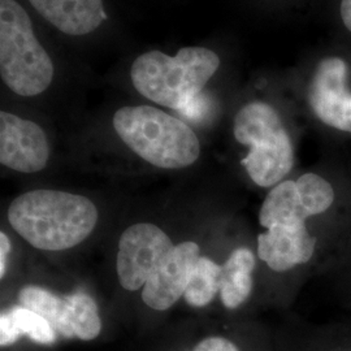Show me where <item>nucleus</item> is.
I'll use <instances>...</instances> for the list:
<instances>
[{
	"label": "nucleus",
	"mask_w": 351,
	"mask_h": 351,
	"mask_svg": "<svg viewBox=\"0 0 351 351\" xmlns=\"http://www.w3.org/2000/svg\"><path fill=\"white\" fill-rule=\"evenodd\" d=\"M223 265L201 256L194 268L193 276L185 290L184 298L191 307H204L220 293Z\"/></svg>",
	"instance_id": "nucleus-16"
},
{
	"label": "nucleus",
	"mask_w": 351,
	"mask_h": 351,
	"mask_svg": "<svg viewBox=\"0 0 351 351\" xmlns=\"http://www.w3.org/2000/svg\"><path fill=\"white\" fill-rule=\"evenodd\" d=\"M0 75L13 93L36 97L50 88L55 66L40 45L25 8L0 0Z\"/></svg>",
	"instance_id": "nucleus-5"
},
{
	"label": "nucleus",
	"mask_w": 351,
	"mask_h": 351,
	"mask_svg": "<svg viewBox=\"0 0 351 351\" xmlns=\"http://www.w3.org/2000/svg\"><path fill=\"white\" fill-rule=\"evenodd\" d=\"M199 258L198 243L188 241L176 245L145 284L142 290L143 302L156 311L171 308L185 294Z\"/></svg>",
	"instance_id": "nucleus-10"
},
{
	"label": "nucleus",
	"mask_w": 351,
	"mask_h": 351,
	"mask_svg": "<svg viewBox=\"0 0 351 351\" xmlns=\"http://www.w3.org/2000/svg\"><path fill=\"white\" fill-rule=\"evenodd\" d=\"M113 129L141 159L163 169L193 165L201 142L193 129L169 113L151 106H125L113 114Z\"/></svg>",
	"instance_id": "nucleus-3"
},
{
	"label": "nucleus",
	"mask_w": 351,
	"mask_h": 351,
	"mask_svg": "<svg viewBox=\"0 0 351 351\" xmlns=\"http://www.w3.org/2000/svg\"><path fill=\"white\" fill-rule=\"evenodd\" d=\"M71 303L69 326L72 339L91 341L99 336L101 320L95 301L85 293L68 295Z\"/></svg>",
	"instance_id": "nucleus-17"
},
{
	"label": "nucleus",
	"mask_w": 351,
	"mask_h": 351,
	"mask_svg": "<svg viewBox=\"0 0 351 351\" xmlns=\"http://www.w3.org/2000/svg\"><path fill=\"white\" fill-rule=\"evenodd\" d=\"M236 141L249 147L242 159L251 181L272 189L284 181L295 163L291 138L275 107L255 101L239 110L233 123Z\"/></svg>",
	"instance_id": "nucleus-4"
},
{
	"label": "nucleus",
	"mask_w": 351,
	"mask_h": 351,
	"mask_svg": "<svg viewBox=\"0 0 351 351\" xmlns=\"http://www.w3.org/2000/svg\"><path fill=\"white\" fill-rule=\"evenodd\" d=\"M23 336L42 345H52L58 333L50 323L24 306H16L0 315V346L8 348Z\"/></svg>",
	"instance_id": "nucleus-14"
},
{
	"label": "nucleus",
	"mask_w": 351,
	"mask_h": 351,
	"mask_svg": "<svg viewBox=\"0 0 351 351\" xmlns=\"http://www.w3.org/2000/svg\"><path fill=\"white\" fill-rule=\"evenodd\" d=\"M50 159L47 136L40 126L17 114L0 112V163L21 173H36Z\"/></svg>",
	"instance_id": "nucleus-9"
},
{
	"label": "nucleus",
	"mask_w": 351,
	"mask_h": 351,
	"mask_svg": "<svg viewBox=\"0 0 351 351\" xmlns=\"http://www.w3.org/2000/svg\"><path fill=\"white\" fill-rule=\"evenodd\" d=\"M172 239L162 228L150 223L129 226L121 234L117 250V277L129 291L139 290L173 250Z\"/></svg>",
	"instance_id": "nucleus-7"
},
{
	"label": "nucleus",
	"mask_w": 351,
	"mask_h": 351,
	"mask_svg": "<svg viewBox=\"0 0 351 351\" xmlns=\"http://www.w3.org/2000/svg\"><path fill=\"white\" fill-rule=\"evenodd\" d=\"M11 251V242L8 236L1 232L0 233V277L3 278L5 275V268H7V256Z\"/></svg>",
	"instance_id": "nucleus-19"
},
{
	"label": "nucleus",
	"mask_w": 351,
	"mask_h": 351,
	"mask_svg": "<svg viewBox=\"0 0 351 351\" xmlns=\"http://www.w3.org/2000/svg\"><path fill=\"white\" fill-rule=\"evenodd\" d=\"M346 75L348 65L343 59H323L310 84L308 103L324 125L351 134V93L346 88Z\"/></svg>",
	"instance_id": "nucleus-8"
},
{
	"label": "nucleus",
	"mask_w": 351,
	"mask_h": 351,
	"mask_svg": "<svg viewBox=\"0 0 351 351\" xmlns=\"http://www.w3.org/2000/svg\"><path fill=\"white\" fill-rule=\"evenodd\" d=\"M339 13L343 25L351 33V0H342L339 5Z\"/></svg>",
	"instance_id": "nucleus-20"
},
{
	"label": "nucleus",
	"mask_w": 351,
	"mask_h": 351,
	"mask_svg": "<svg viewBox=\"0 0 351 351\" xmlns=\"http://www.w3.org/2000/svg\"><path fill=\"white\" fill-rule=\"evenodd\" d=\"M47 23L64 34L81 37L107 20L103 0H29Z\"/></svg>",
	"instance_id": "nucleus-12"
},
{
	"label": "nucleus",
	"mask_w": 351,
	"mask_h": 351,
	"mask_svg": "<svg viewBox=\"0 0 351 351\" xmlns=\"http://www.w3.org/2000/svg\"><path fill=\"white\" fill-rule=\"evenodd\" d=\"M220 63L215 51L199 46L184 47L175 56L151 50L133 62L130 80L146 99L182 111L199 97Z\"/></svg>",
	"instance_id": "nucleus-2"
},
{
	"label": "nucleus",
	"mask_w": 351,
	"mask_h": 351,
	"mask_svg": "<svg viewBox=\"0 0 351 351\" xmlns=\"http://www.w3.org/2000/svg\"><path fill=\"white\" fill-rule=\"evenodd\" d=\"M317 239L308 226H274L258 236V258L275 272H287L311 262Z\"/></svg>",
	"instance_id": "nucleus-11"
},
{
	"label": "nucleus",
	"mask_w": 351,
	"mask_h": 351,
	"mask_svg": "<svg viewBox=\"0 0 351 351\" xmlns=\"http://www.w3.org/2000/svg\"><path fill=\"white\" fill-rule=\"evenodd\" d=\"M95 204L84 195L37 189L13 199L8 221L36 249L63 251L84 242L98 223Z\"/></svg>",
	"instance_id": "nucleus-1"
},
{
	"label": "nucleus",
	"mask_w": 351,
	"mask_h": 351,
	"mask_svg": "<svg viewBox=\"0 0 351 351\" xmlns=\"http://www.w3.org/2000/svg\"><path fill=\"white\" fill-rule=\"evenodd\" d=\"M336 201V190L326 177L304 173L297 180H284L265 195L259 211L264 229L274 226L304 228L311 217L328 213Z\"/></svg>",
	"instance_id": "nucleus-6"
},
{
	"label": "nucleus",
	"mask_w": 351,
	"mask_h": 351,
	"mask_svg": "<svg viewBox=\"0 0 351 351\" xmlns=\"http://www.w3.org/2000/svg\"><path fill=\"white\" fill-rule=\"evenodd\" d=\"M194 351H239V348L223 337H208L201 341Z\"/></svg>",
	"instance_id": "nucleus-18"
},
{
	"label": "nucleus",
	"mask_w": 351,
	"mask_h": 351,
	"mask_svg": "<svg viewBox=\"0 0 351 351\" xmlns=\"http://www.w3.org/2000/svg\"><path fill=\"white\" fill-rule=\"evenodd\" d=\"M21 306L43 316L56 333L65 339H72L69 326L71 303L68 297L60 298L46 289L26 287L19 294Z\"/></svg>",
	"instance_id": "nucleus-15"
},
{
	"label": "nucleus",
	"mask_w": 351,
	"mask_h": 351,
	"mask_svg": "<svg viewBox=\"0 0 351 351\" xmlns=\"http://www.w3.org/2000/svg\"><path fill=\"white\" fill-rule=\"evenodd\" d=\"M256 267L255 254L247 247L232 251L223 264L220 298L229 310H236L249 300L254 287L252 274Z\"/></svg>",
	"instance_id": "nucleus-13"
}]
</instances>
